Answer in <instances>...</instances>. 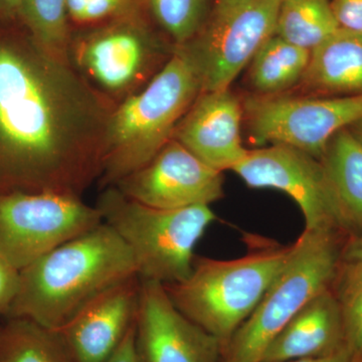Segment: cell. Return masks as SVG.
<instances>
[{
	"instance_id": "484cf974",
	"label": "cell",
	"mask_w": 362,
	"mask_h": 362,
	"mask_svg": "<svg viewBox=\"0 0 362 362\" xmlns=\"http://www.w3.org/2000/svg\"><path fill=\"white\" fill-rule=\"evenodd\" d=\"M21 271L0 258V317L8 316L20 288Z\"/></svg>"
},
{
	"instance_id": "f546056e",
	"label": "cell",
	"mask_w": 362,
	"mask_h": 362,
	"mask_svg": "<svg viewBox=\"0 0 362 362\" xmlns=\"http://www.w3.org/2000/svg\"><path fill=\"white\" fill-rule=\"evenodd\" d=\"M342 262L345 264L344 270H354L362 267V233L352 239L342 252Z\"/></svg>"
},
{
	"instance_id": "ba28073f",
	"label": "cell",
	"mask_w": 362,
	"mask_h": 362,
	"mask_svg": "<svg viewBox=\"0 0 362 362\" xmlns=\"http://www.w3.org/2000/svg\"><path fill=\"white\" fill-rule=\"evenodd\" d=\"M281 0H214L204 25L181 45L202 93L230 89L262 45L275 35Z\"/></svg>"
},
{
	"instance_id": "cb8c5ba5",
	"label": "cell",
	"mask_w": 362,
	"mask_h": 362,
	"mask_svg": "<svg viewBox=\"0 0 362 362\" xmlns=\"http://www.w3.org/2000/svg\"><path fill=\"white\" fill-rule=\"evenodd\" d=\"M345 345L354 362H362V267L344 270L339 295Z\"/></svg>"
},
{
	"instance_id": "7a4b0ae2",
	"label": "cell",
	"mask_w": 362,
	"mask_h": 362,
	"mask_svg": "<svg viewBox=\"0 0 362 362\" xmlns=\"http://www.w3.org/2000/svg\"><path fill=\"white\" fill-rule=\"evenodd\" d=\"M137 276L127 246L105 223L21 270L18 296L6 318H25L59 331L90 300Z\"/></svg>"
},
{
	"instance_id": "1f68e13d",
	"label": "cell",
	"mask_w": 362,
	"mask_h": 362,
	"mask_svg": "<svg viewBox=\"0 0 362 362\" xmlns=\"http://www.w3.org/2000/svg\"><path fill=\"white\" fill-rule=\"evenodd\" d=\"M350 131L354 133V136L362 143V119L357 121L354 125L350 126Z\"/></svg>"
},
{
	"instance_id": "5b68a950",
	"label": "cell",
	"mask_w": 362,
	"mask_h": 362,
	"mask_svg": "<svg viewBox=\"0 0 362 362\" xmlns=\"http://www.w3.org/2000/svg\"><path fill=\"white\" fill-rule=\"evenodd\" d=\"M96 207L103 223L129 249L140 280L164 286L190 275L195 247L218 218L211 206L156 209L130 199L116 187L103 188Z\"/></svg>"
},
{
	"instance_id": "5bb4252c",
	"label": "cell",
	"mask_w": 362,
	"mask_h": 362,
	"mask_svg": "<svg viewBox=\"0 0 362 362\" xmlns=\"http://www.w3.org/2000/svg\"><path fill=\"white\" fill-rule=\"evenodd\" d=\"M138 276L112 286L86 304L58 331L74 362H107L135 323Z\"/></svg>"
},
{
	"instance_id": "d6986e66",
	"label": "cell",
	"mask_w": 362,
	"mask_h": 362,
	"mask_svg": "<svg viewBox=\"0 0 362 362\" xmlns=\"http://www.w3.org/2000/svg\"><path fill=\"white\" fill-rule=\"evenodd\" d=\"M311 52L274 35L252 57L247 80L255 95L275 96L297 87L310 61Z\"/></svg>"
},
{
	"instance_id": "4316f807",
	"label": "cell",
	"mask_w": 362,
	"mask_h": 362,
	"mask_svg": "<svg viewBox=\"0 0 362 362\" xmlns=\"http://www.w3.org/2000/svg\"><path fill=\"white\" fill-rule=\"evenodd\" d=\"M330 4L339 28L362 33V0H330Z\"/></svg>"
},
{
	"instance_id": "9c48e42d",
	"label": "cell",
	"mask_w": 362,
	"mask_h": 362,
	"mask_svg": "<svg viewBox=\"0 0 362 362\" xmlns=\"http://www.w3.org/2000/svg\"><path fill=\"white\" fill-rule=\"evenodd\" d=\"M247 132L259 146L286 145L320 159L333 135L362 119V95L247 96Z\"/></svg>"
},
{
	"instance_id": "d4e9b609",
	"label": "cell",
	"mask_w": 362,
	"mask_h": 362,
	"mask_svg": "<svg viewBox=\"0 0 362 362\" xmlns=\"http://www.w3.org/2000/svg\"><path fill=\"white\" fill-rule=\"evenodd\" d=\"M139 0H66L71 28L98 25L139 6Z\"/></svg>"
},
{
	"instance_id": "7402d4cb",
	"label": "cell",
	"mask_w": 362,
	"mask_h": 362,
	"mask_svg": "<svg viewBox=\"0 0 362 362\" xmlns=\"http://www.w3.org/2000/svg\"><path fill=\"white\" fill-rule=\"evenodd\" d=\"M21 23L45 52L70 63L71 26L66 0H23Z\"/></svg>"
},
{
	"instance_id": "8fae6325",
	"label": "cell",
	"mask_w": 362,
	"mask_h": 362,
	"mask_svg": "<svg viewBox=\"0 0 362 362\" xmlns=\"http://www.w3.org/2000/svg\"><path fill=\"white\" fill-rule=\"evenodd\" d=\"M232 171L249 187L274 188L289 195L303 214L305 230H343L320 159L286 145H269L250 150Z\"/></svg>"
},
{
	"instance_id": "52a82bcc",
	"label": "cell",
	"mask_w": 362,
	"mask_h": 362,
	"mask_svg": "<svg viewBox=\"0 0 362 362\" xmlns=\"http://www.w3.org/2000/svg\"><path fill=\"white\" fill-rule=\"evenodd\" d=\"M337 233L304 230L257 308L223 347V362H261L293 317L332 288L342 262Z\"/></svg>"
},
{
	"instance_id": "2e32d148",
	"label": "cell",
	"mask_w": 362,
	"mask_h": 362,
	"mask_svg": "<svg viewBox=\"0 0 362 362\" xmlns=\"http://www.w3.org/2000/svg\"><path fill=\"white\" fill-rule=\"evenodd\" d=\"M345 346L341 304L331 288L293 317L270 343L261 362L326 356Z\"/></svg>"
},
{
	"instance_id": "ffe728a7",
	"label": "cell",
	"mask_w": 362,
	"mask_h": 362,
	"mask_svg": "<svg viewBox=\"0 0 362 362\" xmlns=\"http://www.w3.org/2000/svg\"><path fill=\"white\" fill-rule=\"evenodd\" d=\"M0 362H74L61 334L25 318L0 325Z\"/></svg>"
},
{
	"instance_id": "f1b7e54d",
	"label": "cell",
	"mask_w": 362,
	"mask_h": 362,
	"mask_svg": "<svg viewBox=\"0 0 362 362\" xmlns=\"http://www.w3.org/2000/svg\"><path fill=\"white\" fill-rule=\"evenodd\" d=\"M21 6L23 0H0V28L23 25Z\"/></svg>"
},
{
	"instance_id": "e0dca14e",
	"label": "cell",
	"mask_w": 362,
	"mask_h": 362,
	"mask_svg": "<svg viewBox=\"0 0 362 362\" xmlns=\"http://www.w3.org/2000/svg\"><path fill=\"white\" fill-rule=\"evenodd\" d=\"M297 87L310 96L362 95V33L339 28L315 47Z\"/></svg>"
},
{
	"instance_id": "ac0fdd59",
	"label": "cell",
	"mask_w": 362,
	"mask_h": 362,
	"mask_svg": "<svg viewBox=\"0 0 362 362\" xmlns=\"http://www.w3.org/2000/svg\"><path fill=\"white\" fill-rule=\"evenodd\" d=\"M339 209L342 230L362 233V143L349 128L333 135L320 158Z\"/></svg>"
},
{
	"instance_id": "9a60e30c",
	"label": "cell",
	"mask_w": 362,
	"mask_h": 362,
	"mask_svg": "<svg viewBox=\"0 0 362 362\" xmlns=\"http://www.w3.org/2000/svg\"><path fill=\"white\" fill-rule=\"evenodd\" d=\"M244 108L230 89L202 92L176 126L173 139L209 168L233 170L250 150L240 135Z\"/></svg>"
},
{
	"instance_id": "30bf717a",
	"label": "cell",
	"mask_w": 362,
	"mask_h": 362,
	"mask_svg": "<svg viewBox=\"0 0 362 362\" xmlns=\"http://www.w3.org/2000/svg\"><path fill=\"white\" fill-rule=\"evenodd\" d=\"M103 223L82 197L52 192L0 194V258L18 270Z\"/></svg>"
},
{
	"instance_id": "83f0119b",
	"label": "cell",
	"mask_w": 362,
	"mask_h": 362,
	"mask_svg": "<svg viewBox=\"0 0 362 362\" xmlns=\"http://www.w3.org/2000/svg\"><path fill=\"white\" fill-rule=\"evenodd\" d=\"M107 362H140L135 344V323L128 331L120 346Z\"/></svg>"
},
{
	"instance_id": "7c38bea8",
	"label": "cell",
	"mask_w": 362,
	"mask_h": 362,
	"mask_svg": "<svg viewBox=\"0 0 362 362\" xmlns=\"http://www.w3.org/2000/svg\"><path fill=\"white\" fill-rule=\"evenodd\" d=\"M221 173L173 138L146 165L112 187L156 209L211 206L225 197Z\"/></svg>"
},
{
	"instance_id": "6da1fadb",
	"label": "cell",
	"mask_w": 362,
	"mask_h": 362,
	"mask_svg": "<svg viewBox=\"0 0 362 362\" xmlns=\"http://www.w3.org/2000/svg\"><path fill=\"white\" fill-rule=\"evenodd\" d=\"M115 106L23 25L0 28V194L83 197L101 176Z\"/></svg>"
},
{
	"instance_id": "8992f818",
	"label": "cell",
	"mask_w": 362,
	"mask_h": 362,
	"mask_svg": "<svg viewBox=\"0 0 362 362\" xmlns=\"http://www.w3.org/2000/svg\"><path fill=\"white\" fill-rule=\"evenodd\" d=\"M175 49L140 4L104 23L71 28L69 61L88 84L117 105L148 84Z\"/></svg>"
},
{
	"instance_id": "603a6c76",
	"label": "cell",
	"mask_w": 362,
	"mask_h": 362,
	"mask_svg": "<svg viewBox=\"0 0 362 362\" xmlns=\"http://www.w3.org/2000/svg\"><path fill=\"white\" fill-rule=\"evenodd\" d=\"M157 30L175 47L201 30L214 0H139Z\"/></svg>"
},
{
	"instance_id": "3957f363",
	"label": "cell",
	"mask_w": 362,
	"mask_h": 362,
	"mask_svg": "<svg viewBox=\"0 0 362 362\" xmlns=\"http://www.w3.org/2000/svg\"><path fill=\"white\" fill-rule=\"evenodd\" d=\"M202 93L197 69L183 47L141 90L117 104L107 131L100 187L115 185L146 165L173 137Z\"/></svg>"
},
{
	"instance_id": "277c9868",
	"label": "cell",
	"mask_w": 362,
	"mask_h": 362,
	"mask_svg": "<svg viewBox=\"0 0 362 362\" xmlns=\"http://www.w3.org/2000/svg\"><path fill=\"white\" fill-rule=\"evenodd\" d=\"M291 246L267 243L235 259L195 257L182 282L166 285L176 308L223 344L258 306L291 256Z\"/></svg>"
},
{
	"instance_id": "4dcf8cb0",
	"label": "cell",
	"mask_w": 362,
	"mask_h": 362,
	"mask_svg": "<svg viewBox=\"0 0 362 362\" xmlns=\"http://www.w3.org/2000/svg\"><path fill=\"white\" fill-rule=\"evenodd\" d=\"M283 362H354L347 347H343L334 354L329 356L320 357H310V358L294 359V361H288Z\"/></svg>"
},
{
	"instance_id": "44dd1931",
	"label": "cell",
	"mask_w": 362,
	"mask_h": 362,
	"mask_svg": "<svg viewBox=\"0 0 362 362\" xmlns=\"http://www.w3.org/2000/svg\"><path fill=\"white\" fill-rule=\"evenodd\" d=\"M339 30L330 0H281L275 35L313 51Z\"/></svg>"
},
{
	"instance_id": "4fadbf2b",
	"label": "cell",
	"mask_w": 362,
	"mask_h": 362,
	"mask_svg": "<svg viewBox=\"0 0 362 362\" xmlns=\"http://www.w3.org/2000/svg\"><path fill=\"white\" fill-rule=\"evenodd\" d=\"M135 344L140 362H223V343L181 313L164 285L150 281L140 284Z\"/></svg>"
}]
</instances>
